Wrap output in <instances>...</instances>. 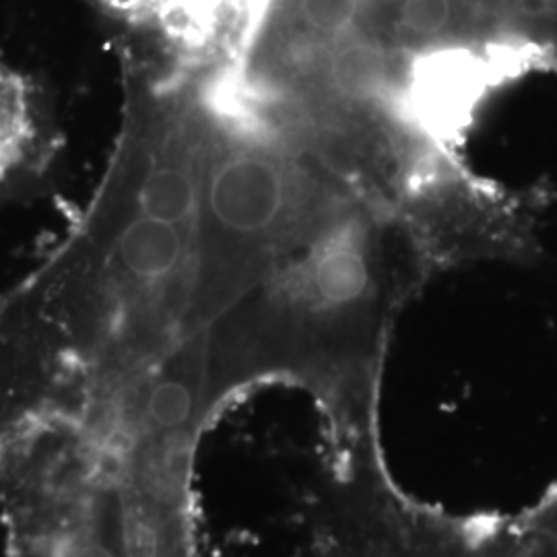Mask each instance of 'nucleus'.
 Segmentation results:
<instances>
[{"instance_id": "f257e3e1", "label": "nucleus", "mask_w": 557, "mask_h": 557, "mask_svg": "<svg viewBox=\"0 0 557 557\" xmlns=\"http://www.w3.org/2000/svg\"><path fill=\"white\" fill-rule=\"evenodd\" d=\"M202 436L147 403L21 442L0 458L2 557H199Z\"/></svg>"}, {"instance_id": "f03ea898", "label": "nucleus", "mask_w": 557, "mask_h": 557, "mask_svg": "<svg viewBox=\"0 0 557 557\" xmlns=\"http://www.w3.org/2000/svg\"><path fill=\"white\" fill-rule=\"evenodd\" d=\"M508 34L529 69L556 66L557 0H508Z\"/></svg>"}]
</instances>
